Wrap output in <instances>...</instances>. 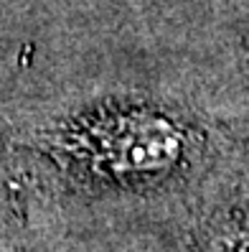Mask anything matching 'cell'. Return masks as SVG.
Listing matches in <instances>:
<instances>
[{"label": "cell", "instance_id": "cell-1", "mask_svg": "<svg viewBox=\"0 0 249 252\" xmlns=\"http://www.w3.org/2000/svg\"><path fill=\"white\" fill-rule=\"evenodd\" d=\"M237 252H249V237H247V240H242V242H239Z\"/></svg>", "mask_w": 249, "mask_h": 252}]
</instances>
